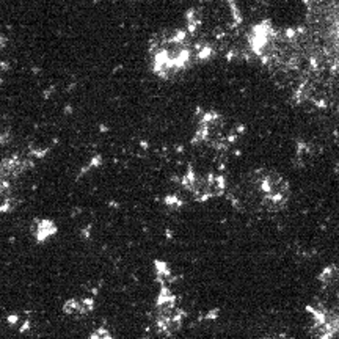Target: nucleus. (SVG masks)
Masks as SVG:
<instances>
[{
	"label": "nucleus",
	"instance_id": "obj_4",
	"mask_svg": "<svg viewBox=\"0 0 339 339\" xmlns=\"http://www.w3.org/2000/svg\"><path fill=\"white\" fill-rule=\"evenodd\" d=\"M306 311L313 316L314 339H339V306L308 305Z\"/></svg>",
	"mask_w": 339,
	"mask_h": 339
},
{
	"label": "nucleus",
	"instance_id": "obj_5",
	"mask_svg": "<svg viewBox=\"0 0 339 339\" xmlns=\"http://www.w3.org/2000/svg\"><path fill=\"white\" fill-rule=\"evenodd\" d=\"M188 51L181 42L171 39L164 47L159 49V52L154 55V71L160 77H168L179 71L187 65Z\"/></svg>",
	"mask_w": 339,
	"mask_h": 339
},
{
	"label": "nucleus",
	"instance_id": "obj_9",
	"mask_svg": "<svg viewBox=\"0 0 339 339\" xmlns=\"http://www.w3.org/2000/svg\"><path fill=\"white\" fill-rule=\"evenodd\" d=\"M90 339H113V336L110 335V331L107 328L101 327V328L94 330L93 333L90 335Z\"/></svg>",
	"mask_w": 339,
	"mask_h": 339
},
{
	"label": "nucleus",
	"instance_id": "obj_7",
	"mask_svg": "<svg viewBox=\"0 0 339 339\" xmlns=\"http://www.w3.org/2000/svg\"><path fill=\"white\" fill-rule=\"evenodd\" d=\"M54 234H56V225L52 220H49V218H39V220L35 222L33 236L37 239V242L39 244L46 242V240L51 239Z\"/></svg>",
	"mask_w": 339,
	"mask_h": 339
},
{
	"label": "nucleus",
	"instance_id": "obj_2",
	"mask_svg": "<svg viewBox=\"0 0 339 339\" xmlns=\"http://www.w3.org/2000/svg\"><path fill=\"white\" fill-rule=\"evenodd\" d=\"M182 188L190 193L198 203H206L212 198H218L226 190V179L215 173H198L195 170H187L182 176Z\"/></svg>",
	"mask_w": 339,
	"mask_h": 339
},
{
	"label": "nucleus",
	"instance_id": "obj_6",
	"mask_svg": "<svg viewBox=\"0 0 339 339\" xmlns=\"http://www.w3.org/2000/svg\"><path fill=\"white\" fill-rule=\"evenodd\" d=\"M94 299L93 297H75L69 299L63 305V313L69 317H85L93 313Z\"/></svg>",
	"mask_w": 339,
	"mask_h": 339
},
{
	"label": "nucleus",
	"instance_id": "obj_1",
	"mask_svg": "<svg viewBox=\"0 0 339 339\" xmlns=\"http://www.w3.org/2000/svg\"><path fill=\"white\" fill-rule=\"evenodd\" d=\"M250 182L259 196V203L267 210L278 212L287 206L291 198V186L284 176L272 170L259 168L251 174Z\"/></svg>",
	"mask_w": 339,
	"mask_h": 339
},
{
	"label": "nucleus",
	"instance_id": "obj_8",
	"mask_svg": "<svg viewBox=\"0 0 339 339\" xmlns=\"http://www.w3.org/2000/svg\"><path fill=\"white\" fill-rule=\"evenodd\" d=\"M319 280L327 289H339V267L338 265H328L325 267L319 275Z\"/></svg>",
	"mask_w": 339,
	"mask_h": 339
},
{
	"label": "nucleus",
	"instance_id": "obj_3",
	"mask_svg": "<svg viewBox=\"0 0 339 339\" xmlns=\"http://www.w3.org/2000/svg\"><path fill=\"white\" fill-rule=\"evenodd\" d=\"M184 322V311L178 305V299L168 287L162 286L155 300V325L160 333L173 336L181 330Z\"/></svg>",
	"mask_w": 339,
	"mask_h": 339
}]
</instances>
